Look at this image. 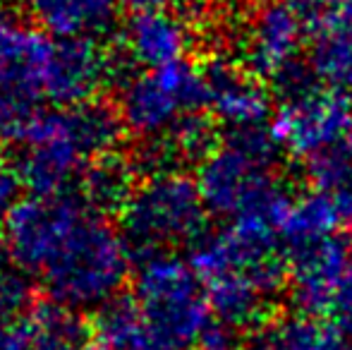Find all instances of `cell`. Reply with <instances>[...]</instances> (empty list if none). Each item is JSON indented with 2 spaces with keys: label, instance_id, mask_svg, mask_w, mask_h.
Instances as JSON below:
<instances>
[{
  "label": "cell",
  "instance_id": "obj_1",
  "mask_svg": "<svg viewBox=\"0 0 352 350\" xmlns=\"http://www.w3.org/2000/svg\"><path fill=\"white\" fill-rule=\"evenodd\" d=\"M3 233L14 269L72 312L118 300L132 271V250L120 228L79 192L27 197Z\"/></svg>",
  "mask_w": 352,
  "mask_h": 350
},
{
  "label": "cell",
  "instance_id": "obj_2",
  "mask_svg": "<svg viewBox=\"0 0 352 350\" xmlns=\"http://www.w3.org/2000/svg\"><path fill=\"white\" fill-rule=\"evenodd\" d=\"M122 132L118 111L96 101L41 111L17 137L22 182L34 195L72 192L96 161L116 154Z\"/></svg>",
  "mask_w": 352,
  "mask_h": 350
},
{
  "label": "cell",
  "instance_id": "obj_3",
  "mask_svg": "<svg viewBox=\"0 0 352 350\" xmlns=\"http://www.w3.org/2000/svg\"><path fill=\"white\" fill-rule=\"evenodd\" d=\"M278 149L266 127L228 132L216 142L195 175L209 214L232 221L285 199V187L276 177Z\"/></svg>",
  "mask_w": 352,
  "mask_h": 350
},
{
  "label": "cell",
  "instance_id": "obj_4",
  "mask_svg": "<svg viewBox=\"0 0 352 350\" xmlns=\"http://www.w3.org/2000/svg\"><path fill=\"white\" fill-rule=\"evenodd\" d=\"M118 214L125 243L144 259L192 248L206 233L209 209L195 177L175 168L137 180Z\"/></svg>",
  "mask_w": 352,
  "mask_h": 350
},
{
  "label": "cell",
  "instance_id": "obj_5",
  "mask_svg": "<svg viewBox=\"0 0 352 350\" xmlns=\"http://www.w3.org/2000/svg\"><path fill=\"white\" fill-rule=\"evenodd\" d=\"M132 300L146 324L153 350H195L213 324L206 283L195 266L173 252L142 259Z\"/></svg>",
  "mask_w": 352,
  "mask_h": 350
},
{
  "label": "cell",
  "instance_id": "obj_6",
  "mask_svg": "<svg viewBox=\"0 0 352 350\" xmlns=\"http://www.w3.org/2000/svg\"><path fill=\"white\" fill-rule=\"evenodd\" d=\"M209 106L204 67L190 61L142 70L127 77L118 91V118L122 130L144 144L161 142L192 113Z\"/></svg>",
  "mask_w": 352,
  "mask_h": 350
},
{
  "label": "cell",
  "instance_id": "obj_7",
  "mask_svg": "<svg viewBox=\"0 0 352 350\" xmlns=\"http://www.w3.org/2000/svg\"><path fill=\"white\" fill-rule=\"evenodd\" d=\"M56 39L0 10V140L22 135L48 101V61Z\"/></svg>",
  "mask_w": 352,
  "mask_h": 350
},
{
  "label": "cell",
  "instance_id": "obj_8",
  "mask_svg": "<svg viewBox=\"0 0 352 350\" xmlns=\"http://www.w3.org/2000/svg\"><path fill=\"white\" fill-rule=\"evenodd\" d=\"M352 127L350 96L321 85H300L285 89V96L271 118L276 144L305 164L340 149Z\"/></svg>",
  "mask_w": 352,
  "mask_h": 350
},
{
  "label": "cell",
  "instance_id": "obj_9",
  "mask_svg": "<svg viewBox=\"0 0 352 350\" xmlns=\"http://www.w3.org/2000/svg\"><path fill=\"white\" fill-rule=\"evenodd\" d=\"M309 39L302 10L285 0H266L247 19L240 41L242 65L261 82L290 89L305 80L300 63L309 48Z\"/></svg>",
  "mask_w": 352,
  "mask_h": 350
},
{
  "label": "cell",
  "instance_id": "obj_10",
  "mask_svg": "<svg viewBox=\"0 0 352 350\" xmlns=\"http://www.w3.org/2000/svg\"><path fill=\"white\" fill-rule=\"evenodd\" d=\"M290 300L305 317H329L331 303L343 276L352 266V245L340 235L287 254Z\"/></svg>",
  "mask_w": 352,
  "mask_h": 350
},
{
  "label": "cell",
  "instance_id": "obj_11",
  "mask_svg": "<svg viewBox=\"0 0 352 350\" xmlns=\"http://www.w3.org/2000/svg\"><path fill=\"white\" fill-rule=\"evenodd\" d=\"M209 87V111L228 132L264 127L274 118L269 89L245 65L216 58L204 67Z\"/></svg>",
  "mask_w": 352,
  "mask_h": 350
},
{
  "label": "cell",
  "instance_id": "obj_12",
  "mask_svg": "<svg viewBox=\"0 0 352 350\" xmlns=\"http://www.w3.org/2000/svg\"><path fill=\"white\" fill-rule=\"evenodd\" d=\"M113 77L111 56L91 39H56L48 61L46 96L53 106L89 103L106 89Z\"/></svg>",
  "mask_w": 352,
  "mask_h": 350
},
{
  "label": "cell",
  "instance_id": "obj_13",
  "mask_svg": "<svg viewBox=\"0 0 352 350\" xmlns=\"http://www.w3.org/2000/svg\"><path fill=\"white\" fill-rule=\"evenodd\" d=\"M195 34L177 10H137L120 32L125 56L142 70H161L187 61Z\"/></svg>",
  "mask_w": 352,
  "mask_h": 350
},
{
  "label": "cell",
  "instance_id": "obj_14",
  "mask_svg": "<svg viewBox=\"0 0 352 350\" xmlns=\"http://www.w3.org/2000/svg\"><path fill=\"white\" fill-rule=\"evenodd\" d=\"M34 27L53 39L74 41L108 32L116 22L118 0H19Z\"/></svg>",
  "mask_w": 352,
  "mask_h": 350
},
{
  "label": "cell",
  "instance_id": "obj_15",
  "mask_svg": "<svg viewBox=\"0 0 352 350\" xmlns=\"http://www.w3.org/2000/svg\"><path fill=\"white\" fill-rule=\"evenodd\" d=\"M247 350H352V343L336 324L305 314H285L256 327Z\"/></svg>",
  "mask_w": 352,
  "mask_h": 350
},
{
  "label": "cell",
  "instance_id": "obj_16",
  "mask_svg": "<svg viewBox=\"0 0 352 350\" xmlns=\"http://www.w3.org/2000/svg\"><path fill=\"white\" fill-rule=\"evenodd\" d=\"M307 72L321 87L352 96V24L329 17L314 29L307 48Z\"/></svg>",
  "mask_w": 352,
  "mask_h": 350
},
{
  "label": "cell",
  "instance_id": "obj_17",
  "mask_svg": "<svg viewBox=\"0 0 352 350\" xmlns=\"http://www.w3.org/2000/svg\"><path fill=\"white\" fill-rule=\"evenodd\" d=\"M340 226L336 206L324 192H305L292 197L280 221V243L287 254L336 235Z\"/></svg>",
  "mask_w": 352,
  "mask_h": 350
},
{
  "label": "cell",
  "instance_id": "obj_18",
  "mask_svg": "<svg viewBox=\"0 0 352 350\" xmlns=\"http://www.w3.org/2000/svg\"><path fill=\"white\" fill-rule=\"evenodd\" d=\"M94 338L98 350H153L146 324L132 298H118L98 309Z\"/></svg>",
  "mask_w": 352,
  "mask_h": 350
},
{
  "label": "cell",
  "instance_id": "obj_19",
  "mask_svg": "<svg viewBox=\"0 0 352 350\" xmlns=\"http://www.w3.org/2000/svg\"><path fill=\"white\" fill-rule=\"evenodd\" d=\"M36 350H98L77 312L60 305H43L29 312Z\"/></svg>",
  "mask_w": 352,
  "mask_h": 350
},
{
  "label": "cell",
  "instance_id": "obj_20",
  "mask_svg": "<svg viewBox=\"0 0 352 350\" xmlns=\"http://www.w3.org/2000/svg\"><path fill=\"white\" fill-rule=\"evenodd\" d=\"M307 175L316 192H324L336 206L340 226L352 233V156L336 149L307 164Z\"/></svg>",
  "mask_w": 352,
  "mask_h": 350
},
{
  "label": "cell",
  "instance_id": "obj_21",
  "mask_svg": "<svg viewBox=\"0 0 352 350\" xmlns=\"http://www.w3.org/2000/svg\"><path fill=\"white\" fill-rule=\"evenodd\" d=\"M79 185H82L79 195L91 201L96 209L108 214L111 209L120 211V206L125 204L127 195L137 185V180H132L130 164L122 156L111 154L103 156L101 161H96L87 171V175H84V180Z\"/></svg>",
  "mask_w": 352,
  "mask_h": 350
},
{
  "label": "cell",
  "instance_id": "obj_22",
  "mask_svg": "<svg viewBox=\"0 0 352 350\" xmlns=\"http://www.w3.org/2000/svg\"><path fill=\"white\" fill-rule=\"evenodd\" d=\"M32 283L19 269H8L0 274V319L24 317L32 312Z\"/></svg>",
  "mask_w": 352,
  "mask_h": 350
},
{
  "label": "cell",
  "instance_id": "obj_23",
  "mask_svg": "<svg viewBox=\"0 0 352 350\" xmlns=\"http://www.w3.org/2000/svg\"><path fill=\"white\" fill-rule=\"evenodd\" d=\"M22 175H19L17 166L12 161H8L0 154V226L5 228L8 219L12 216V211L17 209L19 190H22Z\"/></svg>",
  "mask_w": 352,
  "mask_h": 350
},
{
  "label": "cell",
  "instance_id": "obj_24",
  "mask_svg": "<svg viewBox=\"0 0 352 350\" xmlns=\"http://www.w3.org/2000/svg\"><path fill=\"white\" fill-rule=\"evenodd\" d=\"M0 350H36L29 314L0 319Z\"/></svg>",
  "mask_w": 352,
  "mask_h": 350
},
{
  "label": "cell",
  "instance_id": "obj_25",
  "mask_svg": "<svg viewBox=\"0 0 352 350\" xmlns=\"http://www.w3.org/2000/svg\"><path fill=\"white\" fill-rule=\"evenodd\" d=\"M329 317H333L336 327L343 329L348 336H352V266L348 269V274L343 276L338 290H336Z\"/></svg>",
  "mask_w": 352,
  "mask_h": 350
},
{
  "label": "cell",
  "instance_id": "obj_26",
  "mask_svg": "<svg viewBox=\"0 0 352 350\" xmlns=\"http://www.w3.org/2000/svg\"><path fill=\"white\" fill-rule=\"evenodd\" d=\"M195 350H247V343L237 336V331L226 324H211L204 331V336L197 341Z\"/></svg>",
  "mask_w": 352,
  "mask_h": 350
},
{
  "label": "cell",
  "instance_id": "obj_27",
  "mask_svg": "<svg viewBox=\"0 0 352 350\" xmlns=\"http://www.w3.org/2000/svg\"><path fill=\"white\" fill-rule=\"evenodd\" d=\"M132 10H175L177 5H185L187 0H122Z\"/></svg>",
  "mask_w": 352,
  "mask_h": 350
},
{
  "label": "cell",
  "instance_id": "obj_28",
  "mask_svg": "<svg viewBox=\"0 0 352 350\" xmlns=\"http://www.w3.org/2000/svg\"><path fill=\"white\" fill-rule=\"evenodd\" d=\"M285 3H290V5H295L297 10H302V12H316V10H321V8H326V5H331V3H338V0H285Z\"/></svg>",
  "mask_w": 352,
  "mask_h": 350
},
{
  "label": "cell",
  "instance_id": "obj_29",
  "mask_svg": "<svg viewBox=\"0 0 352 350\" xmlns=\"http://www.w3.org/2000/svg\"><path fill=\"white\" fill-rule=\"evenodd\" d=\"M10 262H12V254H10V243L5 238V233H0V274L10 269Z\"/></svg>",
  "mask_w": 352,
  "mask_h": 350
},
{
  "label": "cell",
  "instance_id": "obj_30",
  "mask_svg": "<svg viewBox=\"0 0 352 350\" xmlns=\"http://www.w3.org/2000/svg\"><path fill=\"white\" fill-rule=\"evenodd\" d=\"M338 5H340L338 17H343L345 22L352 24V0H338Z\"/></svg>",
  "mask_w": 352,
  "mask_h": 350
},
{
  "label": "cell",
  "instance_id": "obj_31",
  "mask_svg": "<svg viewBox=\"0 0 352 350\" xmlns=\"http://www.w3.org/2000/svg\"><path fill=\"white\" fill-rule=\"evenodd\" d=\"M345 149H348V154L352 156V127H350V135H348V142H345Z\"/></svg>",
  "mask_w": 352,
  "mask_h": 350
}]
</instances>
